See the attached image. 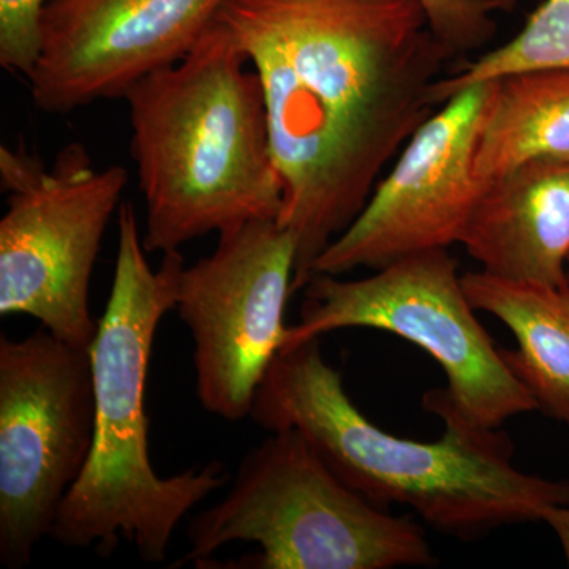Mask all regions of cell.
<instances>
[{
    "label": "cell",
    "mask_w": 569,
    "mask_h": 569,
    "mask_svg": "<svg viewBox=\"0 0 569 569\" xmlns=\"http://www.w3.org/2000/svg\"><path fill=\"white\" fill-rule=\"evenodd\" d=\"M468 301L448 249L402 258L358 280L313 274L305 287L299 323L282 348L343 328H372L402 337L443 369L448 385L427 392L430 413L449 411L479 429L538 411L526 385L509 369Z\"/></svg>",
    "instance_id": "8992f818"
},
{
    "label": "cell",
    "mask_w": 569,
    "mask_h": 569,
    "mask_svg": "<svg viewBox=\"0 0 569 569\" xmlns=\"http://www.w3.org/2000/svg\"><path fill=\"white\" fill-rule=\"evenodd\" d=\"M228 0H50L41 50L28 74L33 104L50 114L123 99L152 71L181 61Z\"/></svg>",
    "instance_id": "8fae6325"
},
{
    "label": "cell",
    "mask_w": 569,
    "mask_h": 569,
    "mask_svg": "<svg viewBox=\"0 0 569 569\" xmlns=\"http://www.w3.org/2000/svg\"><path fill=\"white\" fill-rule=\"evenodd\" d=\"M460 244L489 274L568 287L569 162L535 160L486 183Z\"/></svg>",
    "instance_id": "7c38bea8"
},
{
    "label": "cell",
    "mask_w": 569,
    "mask_h": 569,
    "mask_svg": "<svg viewBox=\"0 0 569 569\" xmlns=\"http://www.w3.org/2000/svg\"><path fill=\"white\" fill-rule=\"evenodd\" d=\"M542 522L548 523L553 533L559 538L565 559L569 567V505H560L548 509Z\"/></svg>",
    "instance_id": "ac0fdd59"
},
{
    "label": "cell",
    "mask_w": 569,
    "mask_h": 569,
    "mask_svg": "<svg viewBox=\"0 0 569 569\" xmlns=\"http://www.w3.org/2000/svg\"><path fill=\"white\" fill-rule=\"evenodd\" d=\"M96 432L91 351L41 326L0 337V561L22 569L50 538Z\"/></svg>",
    "instance_id": "ba28073f"
},
{
    "label": "cell",
    "mask_w": 569,
    "mask_h": 569,
    "mask_svg": "<svg viewBox=\"0 0 569 569\" xmlns=\"http://www.w3.org/2000/svg\"><path fill=\"white\" fill-rule=\"evenodd\" d=\"M133 206L119 208L114 280L91 348L96 432L88 463L63 498L51 537L71 549L114 552L126 541L146 563H163L183 516L230 475L220 462L162 478L149 458L146 381L160 321L178 302L183 257L146 260Z\"/></svg>",
    "instance_id": "277c9868"
},
{
    "label": "cell",
    "mask_w": 569,
    "mask_h": 569,
    "mask_svg": "<svg viewBox=\"0 0 569 569\" xmlns=\"http://www.w3.org/2000/svg\"><path fill=\"white\" fill-rule=\"evenodd\" d=\"M430 29L456 54L477 51L496 36L498 11H511L516 0H419Z\"/></svg>",
    "instance_id": "2e32d148"
},
{
    "label": "cell",
    "mask_w": 569,
    "mask_h": 569,
    "mask_svg": "<svg viewBox=\"0 0 569 569\" xmlns=\"http://www.w3.org/2000/svg\"><path fill=\"white\" fill-rule=\"evenodd\" d=\"M440 440L385 432L356 408L320 339L282 348L254 392L250 417L269 432L295 429L343 485L380 508L403 505L427 526L458 538L542 520L569 505V479L526 473L515 445L440 411Z\"/></svg>",
    "instance_id": "7a4b0ae2"
},
{
    "label": "cell",
    "mask_w": 569,
    "mask_h": 569,
    "mask_svg": "<svg viewBox=\"0 0 569 569\" xmlns=\"http://www.w3.org/2000/svg\"><path fill=\"white\" fill-rule=\"evenodd\" d=\"M569 70V0H545L522 31L433 88L438 108L471 86L530 71Z\"/></svg>",
    "instance_id": "9a60e30c"
},
{
    "label": "cell",
    "mask_w": 569,
    "mask_h": 569,
    "mask_svg": "<svg viewBox=\"0 0 569 569\" xmlns=\"http://www.w3.org/2000/svg\"><path fill=\"white\" fill-rule=\"evenodd\" d=\"M50 0H0V66L28 77L41 50V18Z\"/></svg>",
    "instance_id": "e0dca14e"
},
{
    "label": "cell",
    "mask_w": 569,
    "mask_h": 569,
    "mask_svg": "<svg viewBox=\"0 0 569 569\" xmlns=\"http://www.w3.org/2000/svg\"><path fill=\"white\" fill-rule=\"evenodd\" d=\"M296 242L279 220L219 234L216 250L183 268L176 312L193 340L197 396L208 413L241 421L282 350Z\"/></svg>",
    "instance_id": "9c48e42d"
},
{
    "label": "cell",
    "mask_w": 569,
    "mask_h": 569,
    "mask_svg": "<svg viewBox=\"0 0 569 569\" xmlns=\"http://www.w3.org/2000/svg\"><path fill=\"white\" fill-rule=\"evenodd\" d=\"M127 182L119 164L93 168L81 142L63 146L51 167L24 146H0V316H31L62 342L91 351L99 321L89 284Z\"/></svg>",
    "instance_id": "52a82bcc"
},
{
    "label": "cell",
    "mask_w": 569,
    "mask_h": 569,
    "mask_svg": "<svg viewBox=\"0 0 569 569\" xmlns=\"http://www.w3.org/2000/svg\"><path fill=\"white\" fill-rule=\"evenodd\" d=\"M179 565L392 569L436 563L425 530L343 485L295 429L247 452L233 488L189 523Z\"/></svg>",
    "instance_id": "5b68a950"
},
{
    "label": "cell",
    "mask_w": 569,
    "mask_h": 569,
    "mask_svg": "<svg viewBox=\"0 0 569 569\" xmlns=\"http://www.w3.org/2000/svg\"><path fill=\"white\" fill-rule=\"evenodd\" d=\"M475 149L482 186L535 160L569 162V70L490 81Z\"/></svg>",
    "instance_id": "5bb4252c"
},
{
    "label": "cell",
    "mask_w": 569,
    "mask_h": 569,
    "mask_svg": "<svg viewBox=\"0 0 569 569\" xmlns=\"http://www.w3.org/2000/svg\"><path fill=\"white\" fill-rule=\"evenodd\" d=\"M222 22L186 58L127 91L146 252H170L252 220H279L283 182L263 86Z\"/></svg>",
    "instance_id": "3957f363"
},
{
    "label": "cell",
    "mask_w": 569,
    "mask_h": 569,
    "mask_svg": "<svg viewBox=\"0 0 569 569\" xmlns=\"http://www.w3.org/2000/svg\"><path fill=\"white\" fill-rule=\"evenodd\" d=\"M492 82L471 86L438 108L407 142L355 222L313 263V274L378 269L460 244L482 186L473 159Z\"/></svg>",
    "instance_id": "30bf717a"
},
{
    "label": "cell",
    "mask_w": 569,
    "mask_h": 569,
    "mask_svg": "<svg viewBox=\"0 0 569 569\" xmlns=\"http://www.w3.org/2000/svg\"><path fill=\"white\" fill-rule=\"evenodd\" d=\"M217 21L263 86L296 293L436 114L433 88L458 54L419 0H228Z\"/></svg>",
    "instance_id": "6da1fadb"
},
{
    "label": "cell",
    "mask_w": 569,
    "mask_h": 569,
    "mask_svg": "<svg viewBox=\"0 0 569 569\" xmlns=\"http://www.w3.org/2000/svg\"><path fill=\"white\" fill-rule=\"evenodd\" d=\"M568 282H569V261H568Z\"/></svg>",
    "instance_id": "d6986e66"
},
{
    "label": "cell",
    "mask_w": 569,
    "mask_h": 569,
    "mask_svg": "<svg viewBox=\"0 0 569 569\" xmlns=\"http://www.w3.org/2000/svg\"><path fill=\"white\" fill-rule=\"evenodd\" d=\"M468 301L507 325L518 350L501 348L538 410L569 427V284L519 282L489 272H467Z\"/></svg>",
    "instance_id": "4fadbf2b"
}]
</instances>
